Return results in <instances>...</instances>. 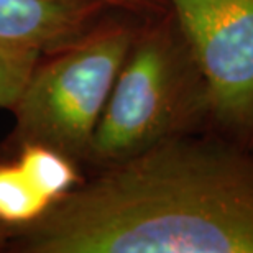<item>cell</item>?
Masks as SVG:
<instances>
[{
  "mask_svg": "<svg viewBox=\"0 0 253 253\" xmlns=\"http://www.w3.org/2000/svg\"><path fill=\"white\" fill-rule=\"evenodd\" d=\"M13 253H253V150L215 131L176 136L94 171Z\"/></svg>",
  "mask_w": 253,
  "mask_h": 253,
  "instance_id": "cell-1",
  "label": "cell"
},
{
  "mask_svg": "<svg viewBox=\"0 0 253 253\" xmlns=\"http://www.w3.org/2000/svg\"><path fill=\"white\" fill-rule=\"evenodd\" d=\"M212 126L204 74L171 8L140 18L85 165L99 171Z\"/></svg>",
  "mask_w": 253,
  "mask_h": 253,
  "instance_id": "cell-2",
  "label": "cell"
},
{
  "mask_svg": "<svg viewBox=\"0 0 253 253\" xmlns=\"http://www.w3.org/2000/svg\"><path fill=\"white\" fill-rule=\"evenodd\" d=\"M135 30L130 18L105 13L76 42L40 59L10 109L15 125L5 156L25 143H44L84 166Z\"/></svg>",
  "mask_w": 253,
  "mask_h": 253,
  "instance_id": "cell-3",
  "label": "cell"
},
{
  "mask_svg": "<svg viewBox=\"0 0 253 253\" xmlns=\"http://www.w3.org/2000/svg\"><path fill=\"white\" fill-rule=\"evenodd\" d=\"M204 74L212 128L253 150V0H166Z\"/></svg>",
  "mask_w": 253,
  "mask_h": 253,
  "instance_id": "cell-4",
  "label": "cell"
},
{
  "mask_svg": "<svg viewBox=\"0 0 253 253\" xmlns=\"http://www.w3.org/2000/svg\"><path fill=\"white\" fill-rule=\"evenodd\" d=\"M107 12L100 0H0V51L38 63Z\"/></svg>",
  "mask_w": 253,
  "mask_h": 253,
  "instance_id": "cell-5",
  "label": "cell"
},
{
  "mask_svg": "<svg viewBox=\"0 0 253 253\" xmlns=\"http://www.w3.org/2000/svg\"><path fill=\"white\" fill-rule=\"evenodd\" d=\"M12 158L40 194L56 204L85 179L78 161L44 143H25L13 151Z\"/></svg>",
  "mask_w": 253,
  "mask_h": 253,
  "instance_id": "cell-6",
  "label": "cell"
},
{
  "mask_svg": "<svg viewBox=\"0 0 253 253\" xmlns=\"http://www.w3.org/2000/svg\"><path fill=\"white\" fill-rule=\"evenodd\" d=\"M53 207L12 156H0V225L10 232L38 222Z\"/></svg>",
  "mask_w": 253,
  "mask_h": 253,
  "instance_id": "cell-7",
  "label": "cell"
},
{
  "mask_svg": "<svg viewBox=\"0 0 253 253\" xmlns=\"http://www.w3.org/2000/svg\"><path fill=\"white\" fill-rule=\"evenodd\" d=\"M35 64L30 59L0 51V109L13 107Z\"/></svg>",
  "mask_w": 253,
  "mask_h": 253,
  "instance_id": "cell-8",
  "label": "cell"
},
{
  "mask_svg": "<svg viewBox=\"0 0 253 253\" xmlns=\"http://www.w3.org/2000/svg\"><path fill=\"white\" fill-rule=\"evenodd\" d=\"M112 12H120L135 18H146L168 10L166 0H100Z\"/></svg>",
  "mask_w": 253,
  "mask_h": 253,
  "instance_id": "cell-9",
  "label": "cell"
},
{
  "mask_svg": "<svg viewBox=\"0 0 253 253\" xmlns=\"http://www.w3.org/2000/svg\"><path fill=\"white\" fill-rule=\"evenodd\" d=\"M5 232H3V229L0 227V250H2V247H3V242H5Z\"/></svg>",
  "mask_w": 253,
  "mask_h": 253,
  "instance_id": "cell-10",
  "label": "cell"
}]
</instances>
